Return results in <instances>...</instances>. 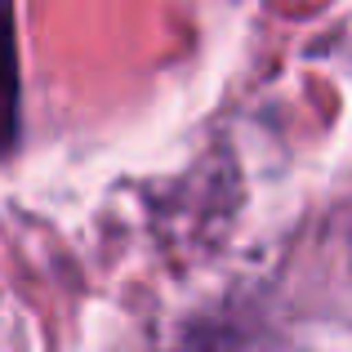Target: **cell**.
Returning a JSON list of instances; mask_svg holds the SVG:
<instances>
[{"label":"cell","mask_w":352,"mask_h":352,"mask_svg":"<svg viewBox=\"0 0 352 352\" xmlns=\"http://www.w3.org/2000/svg\"><path fill=\"white\" fill-rule=\"evenodd\" d=\"M18 134V50H14V23L9 0H0V152Z\"/></svg>","instance_id":"obj_1"}]
</instances>
